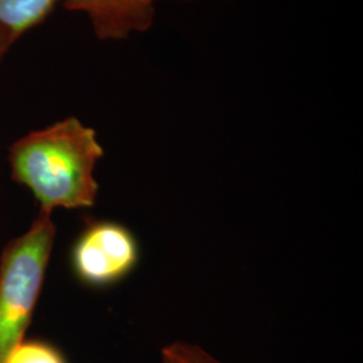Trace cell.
<instances>
[{"label":"cell","mask_w":363,"mask_h":363,"mask_svg":"<svg viewBox=\"0 0 363 363\" xmlns=\"http://www.w3.org/2000/svg\"><path fill=\"white\" fill-rule=\"evenodd\" d=\"M103 156L96 130L77 117H67L16 140L9 163L13 181L33 193L39 210L52 214L57 208L94 206V171Z\"/></svg>","instance_id":"obj_1"},{"label":"cell","mask_w":363,"mask_h":363,"mask_svg":"<svg viewBox=\"0 0 363 363\" xmlns=\"http://www.w3.org/2000/svg\"><path fill=\"white\" fill-rule=\"evenodd\" d=\"M57 228L50 213L39 210L25 233L0 255V363L25 340L45 284Z\"/></svg>","instance_id":"obj_2"},{"label":"cell","mask_w":363,"mask_h":363,"mask_svg":"<svg viewBox=\"0 0 363 363\" xmlns=\"http://www.w3.org/2000/svg\"><path fill=\"white\" fill-rule=\"evenodd\" d=\"M139 261V245L130 229L113 220H88L70 250V267L79 283L113 286Z\"/></svg>","instance_id":"obj_3"},{"label":"cell","mask_w":363,"mask_h":363,"mask_svg":"<svg viewBox=\"0 0 363 363\" xmlns=\"http://www.w3.org/2000/svg\"><path fill=\"white\" fill-rule=\"evenodd\" d=\"M66 9L85 13L100 39L120 40L154 25L155 3L148 0H64Z\"/></svg>","instance_id":"obj_4"},{"label":"cell","mask_w":363,"mask_h":363,"mask_svg":"<svg viewBox=\"0 0 363 363\" xmlns=\"http://www.w3.org/2000/svg\"><path fill=\"white\" fill-rule=\"evenodd\" d=\"M58 0H0V30L10 45L52 13Z\"/></svg>","instance_id":"obj_5"},{"label":"cell","mask_w":363,"mask_h":363,"mask_svg":"<svg viewBox=\"0 0 363 363\" xmlns=\"http://www.w3.org/2000/svg\"><path fill=\"white\" fill-rule=\"evenodd\" d=\"M4 363H67L65 357L46 340L30 339L21 342Z\"/></svg>","instance_id":"obj_6"},{"label":"cell","mask_w":363,"mask_h":363,"mask_svg":"<svg viewBox=\"0 0 363 363\" xmlns=\"http://www.w3.org/2000/svg\"><path fill=\"white\" fill-rule=\"evenodd\" d=\"M160 363H220L208 351L186 342H174L162 349Z\"/></svg>","instance_id":"obj_7"},{"label":"cell","mask_w":363,"mask_h":363,"mask_svg":"<svg viewBox=\"0 0 363 363\" xmlns=\"http://www.w3.org/2000/svg\"><path fill=\"white\" fill-rule=\"evenodd\" d=\"M9 48H10V40H9V37H7V34H6V33H3V31L0 30V55H1L3 52H6Z\"/></svg>","instance_id":"obj_8"},{"label":"cell","mask_w":363,"mask_h":363,"mask_svg":"<svg viewBox=\"0 0 363 363\" xmlns=\"http://www.w3.org/2000/svg\"><path fill=\"white\" fill-rule=\"evenodd\" d=\"M148 1H151V3H155L156 0H148Z\"/></svg>","instance_id":"obj_9"}]
</instances>
